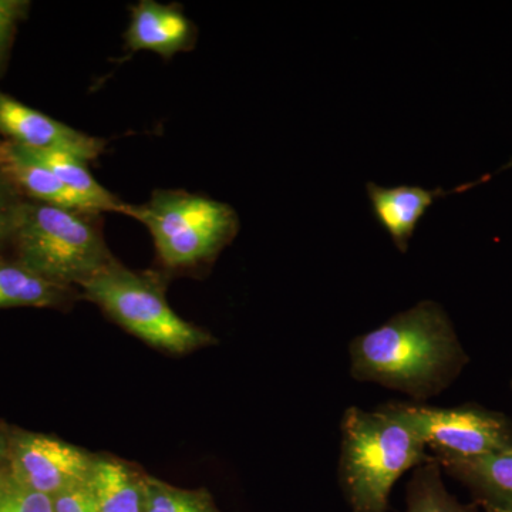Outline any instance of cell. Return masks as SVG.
Masks as SVG:
<instances>
[{"mask_svg":"<svg viewBox=\"0 0 512 512\" xmlns=\"http://www.w3.org/2000/svg\"><path fill=\"white\" fill-rule=\"evenodd\" d=\"M350 375L427 400L448 389L470 362L450 316L434 301L397 313L349 345Z\"/></svg>","mask_w":512,"mask_h":512,"instance_id":"6da1fadb","label":"cell"},{"mask_svg":"<svg viewBox=\"0 0 512 512\" xmlns=\"http://www.w3.org/2000/svg\"><path fill=\"white\" fill-rule=\"evenodd\" d=\"M426 444L387 404L352 406L340 423L339 483L352 512H387L396 481L430 458Z\"/></svg>","mask_w":512,"mask_h":512,"instance_id":"7a4b0ae2","label":"cell"},{"mask_svg":"<svg viewBox=\"0 0 512 512\" xmlns=\"http://www.w3.org/2000/svg\"><path fill=\"white\" fill-rule=\"evenodd\" d=\"M99 214L26 200L12 241L18 262L53 284L79 288L114 258Z\"/></svg>","mask_w":512,"mask_h":512,"instance_id":"3957f363","label":"cell"},{"mask_svg":"<svg viewBox=\"0 0 512 512\" xmlns=\"http://www.w3.org/2000/svg\"><path fill=\"white\" fill-rule=\"evenodd\" d=\"M79 289L84 299L153 348L185 355L217 343L214 335L171 308L158 275L133 271L113 259Z\"/></svg>","mask_w":512,"mask_h":512,"instance_id":"277c9868","label":"cell"},{"mask_svg":"<svg viewBox=\"0 0 512 512\" xmlns=\"http://www.w3.org/2000/svg\"><path fill=\"white\" fill-rule=\"evenodd\" d=\"M124 215L150 231L167 269L210 264L241 227L237 211L227 202L184 190H156L144 204H127Z\"/></svg>","mask_w":512,"mask_h":512,"instance_id":"5b68a950","label":"cell"},{"mask_svg":"<svg viewBox=\"0 0 512 512\" xmlns=\"http://www.w3.org/2000/svg\"><path fill=\"white\" fill-rule=\"evenodd\" d=\"M433 450V457H478L512 450L507 414L467 403L454 407L387 403Z\"/></svg>","mask_w":512,"mask_h":512,"instance_id":"8992f818","label":"cell"},{"mask_svg":"<svg viewBox=\"0 0 512 512\" xmlns=\"http://www.w3.org/2000/svg\"><path fill=\"white\" fill-rule=\"evenodd\" d=\"M93 458L57 437L20 429L10 433L12 483L49 498L86 484Z\"/></svg>","mask_w":512,"mask_h":512,"instance_id":"52a82bcc","label":"cell"},{"mask_svg":"<svg viewBox=\"0 0 512 512\" xmlns=\"http://www.w3.org/2000/svg\"><path fill=\"white\" fill-rule=\"evenodd\" d=\"M0 134L10 143L36 151H62L82 160H96L106 141L60 123L0 92Z\"/></svg>","mask_w":512,"mask_h":512,"instance_id":"ba28073f","label":"cell"},{"mask_svg":"<svg viewBox=\"0 0 512 512\" xmlns=\"http://www.w3.org/2000/svg\"><path fill=\"white\" fill-rule=\"evenodd\" d=\"M197 36V26L180 5L141 0L130 8L124 42L130 52H151L170 60L178 53L191 52Z\"/></svg>","mask_w":512,"mask_h":512,"instance_id":"9c48e42d","label":"cell"},{"mask_svg":"<svg viewBox=\"0 0 512 512\" xmlns=\"http://www.w3.org/2000/svg\"><path fill=\"white\" fill-rule=\"evenodd\" d=\"M487 512L512 511V450L478 457H434Z\"/></svg>","mask_w":512,"mask_h":512,"instance_id":"30bf717a","label":"cell"},{"mask_svg":"<svg viewBox=\"0 0 512 512\" xmlns=\"http://www.w3.org/2000/svg\"><path fill=\"white\" fill-rule=\"evenodd\" d=\"M366 191L377 222L390 235L396 248L404 254L409 249L417 224L433 202L457 190H426L417 185L382 187L369 183Z\"/></svg>","mask_w":512,"mask_h":512,"instance_id":"8fae6325","label":"cell"},{"mask_svg":"<svg viewBox=\"0 0 512 512\" xmlns=\"http://www.w3.org/2000/svg\"><path fill=\"white\" fill-rule=\"evenodd\" d=\"M0 168L30 201L99 214L86 198L70 190L50 168L18 144L8 140L0 143Z\"/></svg>","mask_w":512,"mask_h":512,"instance_id":"7c38bea8","label":"cell"},{"mask_svg":"<svg viewBox=\"0 0 512 512\" xmlns=\"http://www.w3.org/2000/svg\"><path fill=\"white\" fill-rule=\"evenodd\" d=\"M146 480L130 464L94 454L86 488L97 512H143Z\"/></svg>","mask_w":512,"mask_h":512,"instance_id":"4fadbf2b","label":"cell"},{"mask_svg":"<svg viewBox=\"0 0 512 512\" xmlns=\"http://www.w3.org/2000/svg\"><path fill=\"white\" fill-rule=\"evenodd\" d=\"M74 291L46 281L18 261L0 258V309L57 308L72 301Z\"/></svg>","mask_w":512,"mask_h":512,"instance_id":"5bb4252c","label":"cell"},{"mask_svg":"<svg viewBox=\"0 0 512 512\" xmlns=\"http://www.w3.org/2000/svg\"><path fill=\"white\" fill-rule=\"evenodd\" d=\"M25 148V147H23ZM26 151L46 165L60 178L64 185L82 195L90 204L101 212H120L124 214L127 204L119 197L106 190L103 185L97 183L96 178L90 173L87 161L73 156V154L62 153V151H36L25 148Z\"/></svg>","mask_w":512,"mask_h":512,"instance_id":"9a60e30c","label":"cell"},{"mask_svg":"<svg viewBox=\"0 0 512 512\" xmlns=\"http://www.w3.org/2000/svg\"><path fill=\"white\" fill-rule=\"evenodd\" d=\"M439 461L431 457L414 468L407 485L406 512H478L476 504H463L447 490Z\"/></svg>","mask_w":512,"mask_h":512,"instance_id":"2e32d148","label":"cell"},{"mask_svg":"<svg viewBox=\"0 0 512 512\" xmlns=\"http://www.w3.org/2000/svg\"><path fill=\"white\" fill-rule=\"evenodd\" d=\"M143 512H218L205 491H188L151 476L146 480Z\"/></svg>","mask_w":512,"mask_h":512,"instance_id":"e0dca14e","label":"cell"},{"mask_svg":"<svg viewBox=\"0 0 512 512\" xmlns=\"http://www.w3.org/2000/svg\"><path fill=\"white\" fill-rule=\"evenodd\" d=\"M25 201L16 185L0 168V244L12 241Z\"/></svg>","mask_w":512,"mask_h":512,"instance_id":"ac0fdd59","label":"cell"},{"mask_svg":"<svg viewBox=\"0 0 512 512\" xmlns=\"http://www.w3.org/2000/svg\"><path fill=\"white\" fill-rule=\"evenodd\" d=\"M0 512H55L52 498L25 490L12 481L0 490Z\"/></svg>","mask_w":512,"mask_h":512,"instance_id":"d6986e66","label":"cell"},{"mask_svg":"<svg viewBox=\"0 0 512 512\" xmlns=\"http://www.w3.org/2000/svg\"><path fill=\"white\" fill-rule=\"evenodd\" d=\"M29 8L30 2L25 0H0V67L8 60L16 29Z\"/></svg>","mask_w":512,"mask_h":512,"instance_id":"ffe728a7","label":"cell"},{"mask_svg":"<svg viewBox=\"0 0 512 512\" xmlns=\"http://www.w3.org/2000/svg\"><path fill=\"white\" fill-rule=\"evenodd\" d=\"M52 503L55 512H97L86 484L56 495Z\"/></svg>","mask_w":512,"mask_h":512,"instance_id":"44dd1931","label":"cell"},{"mask_svg":"<svg viewBox=\"0 0 512 512\" xmlns=\"http://www.w3.org/2000/svg\"><path fill=\"white\" fill-rule=\"evenodd\" d=\"M10 433L12 429L0 423V490L12 481L10 478Z\"/></svg>","mask_w":512,"mask_h":512,"instance_id":"7402d4cb","label":"cell"},{"mask_svg":"<svg viewBox=\"0 0 512 512\" xmlns=\"http://www.w3.org/2000/svg\"><path fill=\"white\" fill-rule=\"evenodd\" d=\"M511 389H512V380H511Z\"/></svg>","mask_w":512,"mask_h":512,"instance_id":"603a6c76","label":"cell"},{"mask_svg":"<svg viewBox=\"0 0 512 512\" xmlns=\"http://www.w3.org/2000/svg\"><path fill=\"white\" fill-rule=\"evenodd\" d=\"M510 512H512V511H510Z\"/></svg>","mask_w":512,"mask_h":512,"instance_id":"cb8c5ba5","label":"cell"}]
</instances>
